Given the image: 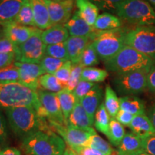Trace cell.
Returning <instances> with one entry per match:
<instances>
[{
	"label": "cell",
	"instance_id": "obj_53",
	"mask_svg": "<svg viewBox=\"0 0 155 155\" xmlns=\"http://www.w3.org/2000/svg\"><path fill=\"white\" fill-rule=\"evenodd\" d=\"M63 155H75V154H74V153L73 152V151L71 150V149L66 148V150H65V152H64Z\"/></svg>",
	"mask_w": 155,
	"mask_h": 155
},
{
	"label": "cell",
	"instance_id": "obj_27",
	"mask_svg": "<svg viewBox=\"0 0 155 155\" xmlns=\"http://www.w3.org/2000/svg\"><path fill=\"white\" fill-rule=\"evenodd\" d=\"M122 21L119 17L109 12H104L98 15L94 28L97 30L106 31L121 28Z\"/></svg>",
	"mask_w": 155,
	"mask_h": 155
},
{
	"label": "cell",
	"instance_id": "obj_1",
	"mask_svg": "<svg viewBox=\"0 0 155 155\" xmlns=\"http://www.w3.org/2000/svg\"><path fill=\"white\" fill-rule=\"evenodd\" d=\"M31 106L41 118L48 119L47 112L39 99L38 91L19 81H0V107L10 108Z\"/></svg>",
	"mask_w": 155,
	"mask_h": 155
},
{
	"label": "cell",
	"instance_id": "obj_32",
	"mask_svg": "<svg viewBox=\"0 0 155 155\" xmlns=\"http://www.w3.org/2000/svg\"><path fill=\"white\" fill-rule=\"evenodd\" d=\"M108 71L97 68H84L81 75V80L91 83L103 82L108 77Z\"/></svg>",
	"mask_w": 155,
	"mask_h": 155
},
{
	"label": "cell",
	"instance_id": "obj_31",
	"mask_svg": "<svg viewBox=\"0 0 155 155\" xmlns=\"http://www.w3.org/2000/svg\"><path fill=\"white\" fill-rule=\"evenodd\" d=\"M15 22L25 26L35 28L33 10L29 0H25L22 8L16 17Z\"/></svg>",
	"mask_w": 155,
	"mask_h": 155
},
{
	"label": "cell",
	"instance_id": "obj_24",
	"mask_svg": "<svg viewBox=\"0 0 155 155\" xmlns=\"http://www.w3.org/2000/svg\"><path fill=\"white\" fill-rule=\"evenodd\" d=\"M120 108L133 115L146 114V107L144 101L135 96H122L119 98Z\"/></svg>",
	"mask_w": 155,
	"mask_h": 155
},
{
	"label": "cell",
	"instance_id": "obj_4",
	"mask_svg": "<svg viewBox=\"0 0 155 155\" xmlns=\"http://www.w3.org/2000/svg\"><path fill=\"white\" fill-rule=\"evenodd\" d=\"M25 155H58L66 150L65 142L53 131H40L23 139Z\"/></svg>",
	"mask_w": 155,
	"mask_h": 155
},
{
	"label": "cell",
	"instance_id": "obj_47",
	"mask_svg": "<svg viewBox=\"0 0 155 155\" xmlns=\"http://www.w3.org/2000/svg\"><path fill=\"white\" fill-rule=\"evenodd\" d=\"M134 117V115H133V114L120 109L117 115L116 116L115 119L123 126L129 127Z\"/></svg>",
	"mask_w": 155,
	"mask_h": 155
},
{
	"label": "cell",
	"instance_id": "obj_42",
	"mask_svg": "<svg viewBox=\"0 0 155 155\" xmlns=\"http://www.w3.org/2000/svg\"><path fill=\"white\" fill-rule=\"evenodd\" d=\"M95 85H96V83L81 80L73 91V94L74 95L77 101H80L81 99H82L83 97L91 90Z\"/></svg>",
	"mask_w": 155,
	"mask_h": 155
},
{
	"label": "cell",
	"instance_id": "obj_21",
	"mask_svg": "<svg viewBox=\"0 0 155 155\" xmlns=\"http://www.w3.org/2000/svg\"><path fill=\"white\" fill-rule=\"evenodd\" d=\"M70 37L69 32L64 25H53L42 31L41 38L45 45L65 42Z\"/></svg>",
	"mask_w": 155,
	"mask_h": 155
},
{
	"label": "cell",
	"instance_id": "obj_52",
	"mask_svg": "<svg viewBox=\"0 0 155 155\" xmlns=\"http://www.w3.org/2000/svg\"><path fill=\"white\" fill-rule=\"evenodd\" d=\"M129 155H151V154H148V153L146 152L143 150H141L137 151V152H135L134 153H131V154H129Z\"/></svg>",
	"mask_w": 155,
	"mask_h": 155
},
{
	"label": "cell",
	"instance_id": "obj_29",
	"mask_svg": "<svg viewBox=\"0 0 155 155\" xmlns=\"http://www.w3.org/2000/svg\"><path fill=\"white\" fill-rule=\"evenodd\" d=\"M110 117L111 116L106 111L104 104L101 103L95 114L94 124L97 130L106 136L108 135L109 130L110 121H111Z\"/></svg>",
	"mask_w": 155,
	"mask_h": 155
},
{
	"label": "cell",
	"instance_id": "obj_26",
	"mask_svg": "<svg viewBox=\"0 0 155 155\" xmlns=\"http://www.w3.org/2000/svg\"><path fill=\"white\" fill-rule=\"evenodd\" d=\"M57 96L58 100H59L62 112H63L65 124L67 126L68 120L75 107L77 101L75 99L73 92L66 88H63L61 91L57 93Z\"/></svg>",
	"mask_w": 155,
	"mask_h": 155
},
{
	"label": "cell",
	"instance_id": "obj_46",
	"mask_svg": "<svg viewBox=\"0 0 155 155\" xmlns=\"http://www.w3.org/2000/svg\"><path fill=\"white\" fill-rule=\"evenodd\" d=\"M70 149L75 155H105L99 151L88 147H77Z\"/></svg>",
	"mask_w": 155,
	"mask_h": 155
},
{
	"label": "cell",
	"instance_id": "obj_15",
	"mask_svg": "<svg viewBox=\"0 0 155 155\" xmlns=\"http://www.w3.org/2000/svg\"><path fill=\"white\" fill-rule=\"evenodd\" d=\"M91 42V40L88 37L70 36L65 42L68 61L73 64L79 63L83 51Z\"/></svg>",
	"mask_w": 155,
	"mask_h": 155
},
{
	"label": "cell",
	"instance_id": "obj_14",
	"mask_svg": "<svg viewBox=\"0 0 155 155\" xmlns=\"http://www.w3.org/2000/svg\"><path fill=\"white\" fill-rule=\"evenodd\" d=\"M5 36L17 46H20L34 35L38 28L20 25L15 22L4 25Z\"/></svg>",
	"mask_w": 155,
	"mask_h": 155
},
{
	"label": "cell",
	"instance_id": "obj_39",
	"mask_svg": "<svg viewBox=\"0 0 155 155\" xmlns=\"http://www.w3.org/2000/svg\"><path fill=\"white\" fill-rule=\"evenodd\" d=\"M83 68L80 63L73 64L72 68H71V73L70 79L65 88L68 89L71 91H73L75 87L78 84L81 80V75H82Z\"/></svg>",
	"mask_w": 155,
	"mask_h": 155
},
{
	"label": "cell",
	"instance_id": "obj_30",
	"mask_svg": "<svg viewBox=\"0 0 155 155\" xmlns=\"http://www.w3.org/2000/svg\"><path fill=\"white\" fill-rule=\"evenodd\" d=\"M126 134L124 126L120 124L115 118H111L110 121L109 130L106 137L109 139L112 145L118 147L121 142Z\"/></svg>",
	"mask_w": 155,
	"mask_h": 155
},
{
	"label": "cell",
	"instance_id": "obj_49",
	"mask_svg": "<svg viewBox=\"0 0 155 155\" xmlns=\"http://www.w3.org/2000/svg\"><path fill=\"white\" fill-rule=\"evenodd\" d=\"M147 88L152 93H155V65L147 73Z\"/></svg>",
	"mask_w": 155,
	"mask_h": 155
},
{
	"label": "cell",
	"instance_id": "obj_7",
	"mask_svg": "<svg viewBox=\"0 0 155 155\" xmlns=\"http://www.w3.org/2000/svg\"><path fill=\"white\" fill-rule=\"evenodd\" d=\"M126 45L155 61V26H139L128 30Z\"/></svg>",
	"mask_w": 155,
	"mask_h": 155
},
{
	"label": "cell",
	"instance_id": "obj_58",
	"mask_svg": "<svg viewBox=\"0 0 155 155\" xmlns=\"http://www.w3.org/2000/svg\"><path fill=\"white\" fill-rule=\"evenodd\" d=\"M0 151H1V150H0Z\"/></svg>",
	"mask_w": 155,
	"mask_h": 155
},
{
	"label": "cell",
	"instance_id": "obj_18",
	"mask_svg": "<svg viewBox=\"0 0 155 155\" xmlns=\"http://www.w3.org/2000/svg\"><path fill=\"white\" fill-rule=\"evenodd\" d=\"M34 13L35 28L45 30L52 27L45 0H29Z\"/></svg>",
	"mask_w": 155,
	"mask_h": 155
},
{
	"label": "cell",
	"instance_id": "obj_3",
	"mask_svg": "<svg viewBox=\"0 0 155 155\" xmlns=\"http://www.w3.org/2000/svg\"><path fill=\"white\" fill-rule=\"evenodd\" d=\"M104 63L107 71L119 75L136 71L149 73L155 65V61L133 48L125 45L114 58Z\"/></svg>",
	"mask_w": 155,
	"mask_h": 155
},
{
	"label": "cell",
	"instance_id": "obj_33",
	"mask_svg": "<svg viewBox=\"0 0 155 155\" xmlns=\"http://www.w3.org/2000/svg\"><path fill=\"white\" fill-rule=\"evenodd\" d=\"M40 86L47 91L58 93L61 91L64 87L59 82L58 78L54 75L45 74L39 78Z\"/></svg>",
	"mask_w": 155,
	"mask_h": 155
},
{
	"label": "cell",
	"instance_id": "obj_48",
	"mask_svg": "<svg viewBox=\"0 0 155 155\" xmlns=\"http://www.w3.org/2000/svg\"><path fill=\"white\" fill-rule=\"evenodd\" d=\"M15 61H16V55L15 54L0 53V68L12 65Z\"/></svg>",
	"mask_w": 155,
	"mask_h": 155
},
{
	"label": "cell",
	"instance_id": "obj_13",
	"mask_svg": "<svg viewBox=\"0 0 155 155\" xmlns=\"http://www.w3.org/2000/svg\"><path fill=\"white\" fill-rule=\"evenodd\" d=\"M14 64L19 68V82L36 91L40 89L39 78L45 74V72L40 64L19 63L17 61Z\"/></svg>",
	"mask_w": 155,
	"mask_h": 155
},
{
	"label": "cell",
	"instance_id": "obj_11",
	"mask_svg": "<svg viewBox=\"0 0 155 155\" xmlns=\"http://www.w3.org/2000/svg\"><path fill=\"white\" fill-rule=\"evenodd\" d=\"M38 94L42 106L47 112L48 119L49 121H53L61 125L66 126L57 93L39 89Z\"/></svg>",
	"mask_w": 155,
	"mask_h": 155
},
{
	"label": "cell",
	"instance_id": "obj_38",
	"mask_svg": "<svg viewBox=\"0 0 155 155\" xmlns=\"http://www.w3.org/2000/svg\"><path fill=\"white\" fill-rule=\"evenodd\" d=\"M92 3L105 12L116 13L118 7L124 0H90Z\"/></svg>",
	"mask_w": 155,
	"mask_h": 155
},
{
	"label": "cell",
	"instance_id": "obj_41",
	"mask_svg": "<svg viewBox=\"0 0 155 155\" xmlns=\"http://www.w3.org/2000/svg\"><path fill=\"white\" fill-rule=\"evenodd\" d=\"M72 65L73 63L71 61H68L54 74V75L57 78L58 80L59 81V82L61 83L62 86L64 88H65L68 83L70 76H71Z\"/></svg>",
	"mask_w": 155,
	"mask_h": 155
},
{
	"label": "cell",
	"instance_id": "obj_34",
	"mask_svg": "<svg viewBox=\"0 0 155 155\" xmlns=\"http://www.w3.org/2000/svg\"><path fill=\"white\" fill-rule=\"evenodd\" d=\"M85 147H91L94 150L99 151L105 155H112V153H113V149L109 143L104 140L97 134L91 137Z\"/></svg>",
	"mask_w": 155,
	"mask_h": 155
},
{
	"label": "cell",
	"instance_id": "obj_9",
	"mask_svg": "<svg viewBox=\"0 0 155 155\" xmlns=\"http://www.w3.org/2000/svg\"><path fill=\"white\" fill-rule=\"evenodd\" d=\"M42 31L39 30L26 42L19 46L16 61L19 63L40 64L45 56L46 45L41 38Z\"/></svg>",
	"mask_w": 155,
	"mask_h": 155
},
{
	"label": "cell",
	"instance_id": "obj_55",
	"mask_svg": "<svg viewBox=\"0 0 155 155\" xmlns=\"http://www.w3.org/2000/svg\"><path fill=\"white\" fill-rule=\"evenodd\" d=\"M150 3H152V5H154L155 6V0H149Z\"/></svg>",
	"mask_w": 155,
	"mask_h": 155
},
{
	"label": "cell",
	"instance_id": "obj_5",
	"mask_svg": "<svg viewBox=\"0 0 155 155\" xmlns=\"http://www.w3.org/2000/svg\"><path fill=\"white\" fill-rule=\"evenodd\" d=\"M128 30L120 28L111 30H97L91 38L98 58L104 62L114 58L126 45Z\"/></svg>",
	"mask_w": 155,
	"mask_h": 155
},
{
	"label": "cell",
	"instance_id": "obj_36",
	"mask_svg": "<svg viewBox=\"0 0 155 155\" xmlns=\"http://www.w3.org/2000/svg\"><path fill=\"white\" fill-rule=\"evenodd\" d=\"M66 61H68L66 60L58 59V58L50 57V56L45 55L40 62V65H41L45 73L54 75L56 71Z\"/></svg>",
	"mask_w": 155,
	"mask_h": 155
},
{
	"label": "cell",
	"instance_id": "obj_57",
	"mask_svg": "<svg viewBox=\"0 0 155 155\" xmlns=\"http://www.w3.org/2000/svg\"><path fill=\"white\" fill-rule=\"evenodd\" d=\"M63 154H58V155H63Z\"/></svg>",
	"mask_w": 155,
	"mask_h": 155
},
{
	"label": "cell",
	"instance_id": "obj_19",
	"mask_svg": "<svg viewBox=\"0 0 155 155\" xmlns=\"http://www.w3.org/2000/svg\"><path fill=\"white\" fill-rule=\"evenodd\" d=\"M25 0H0V25L15 22Z\"/></svg>",
	"mask_w": 155,
	"mask_h": 155
},
{
	"label": "cell",
	"instance_id": "obj_50",
	"mask_svg": "<svg viewBox=\"0 0 155 155\" xmlns=\"http://www.w3.org/2000/svg\"><path fill=\"white\" fill-rule=\"evenodd\" d=\"M0 155H21V152L15 147H7L0 151Z\"/></svg>",
	"mask_w": 155,
	"mask_h": 155
},
{
	"label": "cell",
	"instance_id": "obj_37",
	"mask_svg": "<svg viewBox=\"0 0 155 155\" xmlns=\"http://www.w3.org/2000/svg\"><path fill=\"white\" fill-rule=\"evenodd\" d=\"M45 55L50 56V57L58 58V59L68 61V53L65 42L46 45Z\"/></svg>",
	"mask_w": 155,
	"mask_h": 155
},
{
	"label": "cell",
	"instance_id": "obj_43",
	"mask_svg": "<svg viewBox=\"0 0 155 155\" xmlns=\"http://www.w3.org/2000/svg\"><path fill=\"white\" fill-rule=\"evenodd\" d=\"M19 52V46L13 43L6 37L0 40V53L15 54L17 55Z\"/></svg>",
	"mask_w": 155,
	"mask_h": 155
},
{
	"label": "cell",
	"instance_id": "obj_6",
	"mask_svg": "<svg viewBox=\"0 0 155 155\" xmlns=\"http://www.w3.org/2000/svg\"><path fill=\"white\" fill-rule=\"evenodd\" d=\"M121 19L131 25L155 26V11L144 0H124L116 11Z\"/></svg>",
	"mask_w": 155,
	"mask_h": 155
},
{
	"label": "cell",
	"instance_id": "obj_35",
	"mask_svg": "<svg viewBox=\"0 0 155 155\" xmlns=\"http://www.w3.org/2000/svg\"><path fill=\"white\" fill-rule=\"evenodd\" d=\"M98 62H99V58L91 42L83 51L79 63L83 68H90L98 64Z\"/></svg>",
	"mask_w": 155,
	"mask_h": 155
},
{
	"label": "cell",
	"instance_id": "obj_20",
	"mask_svg": "<svg viewBox=\"0 0 155 155\" xmlns=\"http://www.w3.org/2000/svg\"><path fill=\"white\" fill-rule=\"evenodd\" d=\"M94 124V121L90 119L80 101H77L68 120L67 126L78 129H87L91 128Z\"/></svg>",
	"mask_w": 155,
	"mask_h": 155
},
{
	"label": "cell",
	"instance_id": "obj_22",
	"mask_svg": "<svg viewBox=\"0 0 155 155\" xmlns=\"http://www.w3.org/2000/svg\"><path fill=\"white\" fill-rule=\"evenodd\" d=\"M129 127L132 133L138 136L141 139L155 134V129L152 121L146 114L134 116Z\"/></svg>",
	"mask_w": 155,
	"mask_h": 155
},
{
	"label": "cell",
	"instance_id": "obj_56",
	"mask_svg": "<svg viewBox=\"0 0 155 155\" xmlns=\"http://www.w3.org/2000/svg\"><path fill=\"white\" fill-rule=\"evenodd\" d=\"M55 1H61V0H55Z\"/></svg>",
	"mask_w": 155,
	"mask_h": 155
},
{
	"label": "cell",
	"instance_id": "obj_16",
	"mask_svg": "<svg viewBox=\"0 0 155 155\" xmlns=\"http://www.w3.org/2000/svg\"><path fill=\"white\" fill-rule=\"evenodd\" d=\"M64 26L68 31L70 36L88 37L91 38L96 31L94 27L89 25L79 15L78 11L75 12L73 17L65 24H64Z\"/></svg>",
	"mask_w": 155,
	"mask_h": 155
},
{
	"label": "cell",
	"instance_id": "obj_54",
	"mask_svg": "<svg viewBox=\"0 0 155 155\" xmlns=\"http://www.w3.org/2000/svg\"><path fill=\"white\" fill-rule=\"evenodd\" d=\"M5 32H4L3 26L0 25V40H2L3 38H5Z\"/></svg>",
	"mask_w": 155,
	"mask_h": 155
},
{
	"label": "cell",
	"instance_id": "obj_51",
	"mask_svg": "<svg viewBox=\"0 0 155 155\" xmlns=\"http://www.w3.org/2000/svg\"><path fill=\"white\" fill-rule=\"evenodd\" d=\"M148 116L149 118H150V119L151 120V121H152L153 127H154L155 129V103L154 105L150 108L148 113Z\"/></svg>",
	"mask_w": 155,
	"mask_h": 155
},
{
	"label": "cell",
	"instance_id": "obj_23",
	"mask_svg": "<svg viewBox=\"0 0 155 155\" xmlns=\"http://www.w3.org/2000/svg\"><path fill=\"white\" fill-rule=\"evenodd\" d=\"M78 14L89 25L94 27L98 15L99 9L90 0H75Z\"/></svg>",
	"mask_w": 155,
	"mask_h": 155
},
{
	"label": "cell",
	"instance_id": "obj_17",
	"mask_svg": "<svg viewBox=\"0 0 155 155\" xmlns=\"http://www.w3.org/2000/svg\"><path fill=\"white\" fill-rule=\"evenodd\" d=\"M102 98L103 89L100 85L96 84L91 90L80 101L81 105L86 110L90 119L94 121V123L95 114L97 109L101 104Z\"/></svg>",
	"mask_w": 155,
	"mask_h": 155
},
{
	"label": "cell",
	"instance_id": "obj_25",
	"mask_svg": "<svg viewBox=\"0 0 155 155\" xmlns=\"http://www.w3.org/2000/svg\"><path fill=\"white\" fill-rule=\"evenodd\" d=\"M142 150L141 139L132 132L127 133L117 147L118 155H129Z\"/></svg>",
	"mask_w": 155,
	"mask_h": 155
},
{
	"label": "cell",
	"instance_id": "obj_10",
	"mask_svg": "<svg viewBox=\"0 0 155 155\" xmlns=\"http://www.w3.org/2000/svg\"><path fill=\"white\" fill-rule=\"evenodd\" d=\"M50 127L55 129L58 135L68 144L69 148L77 147H85L91 137L96 134L94 128L87 129H78V128L63 126L53 121H49Z\"/></svg>",
	"mask_w": 155,
	"mask_h": 155
},
{
	"label": "cell",
	"instance_id": "obj_45",
	"mask_svg": "<svg viewBox=\"0 0 155 155\" xmlns=\"http://www.w3.org/2000/svg\"><path fill=\"white\" fill-rule=\"evenodd\" d=\"M142 150L151 155H155V134L141 139Z\"/></svg>",
	"mask_w": 155,
	"mask_h": 155
},
{
	"label": "cell",
	"instance_id": "obj_12",
	"mask_svg": "<svg viewBox=\"0 0 155 155\" xmlns=\"http://www.w3.org/2000/svg\"><path fill=\"white\" fill-rule=\"evenodd\" d=\"M52 25H64L71 18L74 0H45Z\"/></svg>",
	"mask_w": 155,
	"mask_h": 155
},
{
	"label": "cell",
	"instance_id": "obj_2",
	"mask_svg": "<svg viewBox=\"0 0 155 155\" xmlns=\"http://www.w3.org/2000/svg\"><path fill=\"white\" fill-rule=\"evenodd\" d=\"M5 110L11 129L22 141L38 131H51L45 119L40 117L31 106H19Z\"/></svg>",
	"mask_w": 155,
	"mask_h": 155
},
{
	"label": "cell",
	"instance_id": "obj_44",
	"mask_svg": "<svg viewBox=\"0 0 155 155\" xmlns=\"http://www.w3.org/2000/svg\"><path fill=\"white\" fill-rule=\"evenodd\" d=\"M8 141V130L7 121L3 114L0 111V147H5Z\"/></svg>",
	"mask_w": 155,
	"mask_h": 155
},
{
	"label": "cell",
	"instance_id": "obj_28",
	"mask_svg": "<svg viewBox=\"0 0 155 155\" xmlns=\"http://www.w3.org/2000/svg\"><path fill=\"white\" fill-rule=\"evenodd\" d=\"M104 106L106 111L111 118H115L120 111V100L114 90L109 85H107L105 89Z\"/></svg>",
	"mask_w": 155,
	"mask_h": 155
},
{
	"label": "cell",
	"instance_id": "obj_40",
	"mask_svg": "<svg viewBox=\"0 0 155 155\" xmlns=\"http://www.w3.org/2000/svg\"><path fill=\"white\" fill-rule=\"evenodd\" d=\"M19 68L15 64L8 67L0 68V81H19Z\"/></svg>",
	"mask_w": 155,
	"mask_h": 155
},
{
	"label": "cell",
	"instance_id": "obj_8",
	"mask_svg": "<svg viewBox=\"0 0 155 155\" xmlns=\"http://www.w3.org/2000/svg\"><path fill=\"white\" fill-rule=\"evenodd\" d=\"M147 73L144 71H136L116 75L113 84L121 96L138 95L147 88Z\"/></svg>",
	"mask_w": 155,
	"mask_h": 155
}]
</instances>
